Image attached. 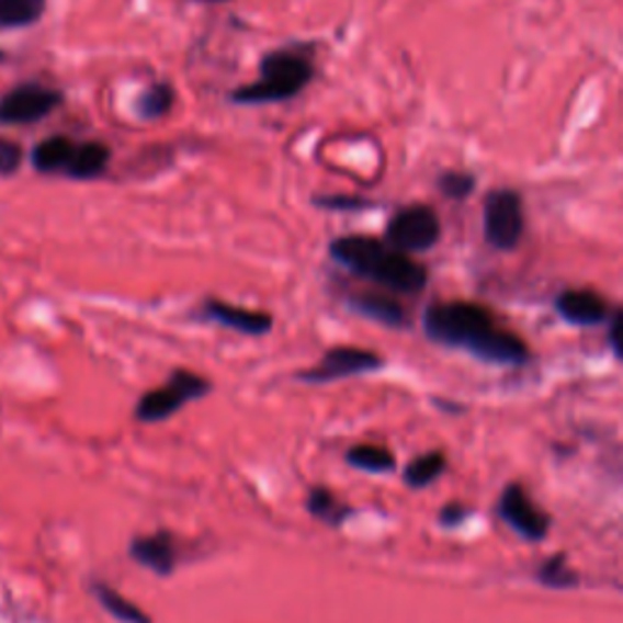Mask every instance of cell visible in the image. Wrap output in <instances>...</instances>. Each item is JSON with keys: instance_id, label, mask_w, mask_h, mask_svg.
I'll return each mask as SVG.
<instances>
[{"instance_id": "obj_1", "label": "cell", "mask_w": 623, "mask_h": 623, "mask_svg": "<svg viewBox=\"0 0 623 623\" xmlns=\"http://www.w3.org/2000/svg\"><path fill=\"white\" fill-rule=\"evenodd\" d=\"M424 331L443 347L465 349L489 363H524L529 349L517 333L502 329L492 312L475 303H439L424 312Z\"/></svg>"}, {"instance_id": "obj_2", "label": "cell", "mask_w": 623, "mask_h": 623, "mask_svg": "<svg viewBox=\"0 0 623 623\" xmlns=\"http://www.w3.org/2000/svg\"><path fill=\"white\" fill-rule=\"evenodd\" d=\"M329 253L343 269H349L361 277H369V281L383 285L393 293L415 295L424 291L427 285L424 265L417 263L409 253L397 251L381 239L363 237V234L339 237L331 241Z\"/></svg>"}, {"instance_id": "obj_3", "label": "cell", "mask_w": 623, "mask_h": 623, "mask_svg": "<svg viewBox=\"0 0 623 623\" xmlns=\"http://www.w3.org/2000/svg\"><path fill=\"white\" fill-rule=\"evenodd\" d=\"M312 78H315V64H312V54L307 49H273L261 59L259 81L237 88L231 100L239 105L281 103V100L303 93Z\"/></svg>"}, {"instance_id": "obj_4", "label": "cell", "mask_w": 623, "mask_h": 623, "mask_svg": "<svg viewBox=\"0 0 623 623\" xmlns=\"http://www.w3.org/2000/svg\"><path fill=\"white\" fill-rule=\"evenodd\" d=\"M209 393V381L203 375L178 369L171 373L169 383L144 393L135 407V417L141 424H156V421L171 419L188 403L205 397Z\"/></svg>"}, {"instance_id": "obj_5", "label": "cell", "mask_w": 623, "mask_h": 623, "mask_svg": "<svg viewBox=\"0 0 623 623\" xmlns=\"http://www.w3.org/2000/svg\"><path fill=\"white\" fill-rule=\"evenodd\" d=\"M64 103V93L42 83H20L0 98V122L3 125H35L52 115Z\"/></svg>"}, {"instance_id": "obj_6", "label": "cell", "mask_w": 623, "mask_h": 623, "mask_svg": "<svg viewBox=\"0 0 623 623\" xmlns=\"http://www.w3.org/2000/svg\"><path fill=\"white\" fill-rule=\"evenodd\" d=\"M441 237V222L427 205H411L399 209L387 225V243L397 251L417 253L427 251Z\"/></svg>"}, {"instance_id": "obj_7", "label": "cell", "mask_w": 623, "mask_h": 623, "mask_svg": "<svg viewBox=\"0 0 623 623\" xmlns=\"http://www.w3.org/2000/svg\"><path fill=\"white\" fill-rule=\"evenodd\" d=\"M377 369H383V359L377 353L359 347H337L321 355L319 363L312 365V369L299 371L297 381L309 385H321V383L343 381V377L373 373Z\"/></svg>"}, {"instance_id": "obj_8", "label": "cell", "mask_w": 623, "mask_h": 623, "mask_svg": "<svg viewBox=\"0 0 623 623\" xmlns=\"http://www.w3.org/2000/svg\"><path fill=\"white\" fill-rule=\"evenodd\" d=\"M485 237L495 249H514L524 237V205L514 191H495L485 203Z\"/></svg>"}, {"instance_id": "obj_9", "label": "cell", "mask_w": 623, "mask_h": 623, "mask_svg": "<svg viewBox=\"0 0 623 623\" xmlns=\"http://www.w3.org/2000/svg\"><path fill=\"white\" fill-rule=\"evenodd\" d=\"M499 514L511 529L529 541H541L548 533V517L539 511V507L531 502V497L519 485L505 489L502 499H499Z\"/></svg>"}, {"instance_id": "obj_10", "label": "cell", "mask_w": 623, "mask_h": 623, "mask_svg": "<svg viewBox=\"0 0 623 623\" xmlns=\"http://www.w3.org/2000/svg\"><path fill=\"white\" fill-rule=\"evenodd\" d=\"M203 317L215 321V325L219 327L247 333V337H263V333H269L273 329V317L269 315V312L237 307V305L222 303V299H207V303L203 305Z\"/></svg>"}, {"instance_id": "obj_11", "label": "cell", "mask_w": 623, "mask_h": 623, "mask_svg": "<svg viewBox=\"0 0 623 623\" xmlns=\"http://www.w3.org/2000/svg\"><path fill=\"white\" fill-rule=\"evenodd\" d=\"M129 555L141 567L156 575H171L178 563V548L169 531H156L151 536H137L129 543Z\"/></svg>"}, {"instance_id": "obj_12", "label": "cell", "mask_w": 623, "mask_h": 623, "mask_svg": "<svg viewBox=\"0 0 623 623\" xmlns=\"http://www.w3.org/2000/svg\"><path fill=\"white\" fill-rule=\"evenodd\" d=\"M558 312L573 325H599L609 315L607 299L592 291H567L558 297Z\"/></svg>"}, {"instance_id": "obj_13", "label": "cell", "mask_w": 623, "mask_h": 623, "mask_svg": "<svg viewBox=\"0 0 623 623\" xmlns=\"http://www.w3.org/2000/svg\"><path fill=\"white\" fill-rule=\"evenodd\" d=\"M107 163H110V149L105 144L83 141L76 144L64 175L76 178V181H93V178L105 173Z\"/></svg>"}, {"instance_id": "obj_14", "label": "cell", "mask_w": 623, "mask_h": 623, "mask_svg": "<svg viewBox=\"0 0 623 623\" xmlns=\"http://www.w3.org/2000/svg\"><path fill=\"white\" fill-rule=\"evenodd\" d=\"M351 307L355 312H361L363 317H369L373 321H381V325H387V327H405L407 325L405 307L395 303V299L385 297V295H375V293L353 295Z\"/></svg>"}, {"instance_id": "obj_15", "label": "cell", "mask_w": 623, "mask_h": 623, "mask_svg": "<svg viewBox=\"0 0 623 623\" xmlns=\"http://www.w3.org/2000/svg\"><path fill=\"white\" fill-rule=\"evenodd\" d=\"M91 592L98 599V604L120 623H151V616L147 611L139 609L135 602H129V599L125 594H120L115 587H110L105 582H93Z\"/></svg>"}, {"instance_id": "obj_16", "label": "cell", "mask_w": 623, "mask_h": 623, "mask_svg": "<svg viewBox=\"0 0 623 623\" xmlns=\"http://www.w3.org/2000/svg\"><path fill=\"white\" fill-rule=\"evenodd\" d=\"M73 149L76 144L69 137H47L32 151V166H35L39 173H64Z\"/></svg>"}, {"instance_id": "obj_17", "label": "cell", "mask_w": 623, "mask_h": 623, "mask_svg": "<svg viewBox=\"0 0 623 623\" xmlns=\"http://www.w3.org/2000/svg\"><path fill=\"white\" fill-rule=\"evenodd\" d=\"M307 511L315 519L319 521H325V524H329L331 529H339L343 521H347L351 514H353V509L347 507L343 502H339L337 497H333L331 489L327 487H312L309 489V495H307Z\"/></svg>"}, {"instance_id": "obj_18", "label": "cell", "mask_w": 623, "mask_h": 623, "mask_svg": "<svg viewBox=\"0 0 623 623\" xmlns=\"http://www.w3.org/2000/svg\"><path fill=\"white\" fill-rule=\"evenodd\" d=\"M44 10H47V0H0V30L35 25Z\"/></svg>"}, {"instance_id": "obj_19", "label": "cell", "mask_w": 623, "mask_h": 623, "mask_svg": "<svg viewBox=\"0 0 623 623\" xmlns=\"http://www.w3.org/2000/svg\"><path fill=\"white\" fill-rule=\"evenodd\" d=\"M175 93L169 83H154L137 98V115L141 120H161L171 113Z\"/></svg>"}, {"instance_id": "obj_20", "label": "cell", "mask_w": 623, "mask_h": 623, "mask_svg": "<svg viewBox=\"0 0 623 623\" xmlns=\"http://www.w3.org/2000/svg\"><path fill=\"white\" fill-rule=\"evenodd\" d=\"M347 463L353 465L355 471H363V473L395 471V455L383 446H369V443H363V446H353L347 453Z\"/></svg>"}, {"instance_id": "obj_21", "label": "cell", "mask_w": 623, "mask_h": 623, "mask_svg": "<svg viewBox=\"0 0 623 623\" xmlns=\"http://www.w3.org/2000/svg\"><path fill=\"white\" fill-rule=\"evenodd\" d=\"M443 471H446V458H443V453L439 451L424 453L405 467V483L409 487H427L437 480Z\"/></svg>"}, {"instance_id": "obj_22", "label": "cell", "mask_w": 623, "mask_h": 623, "mask_svg": "<svg viewBox=\"0 0 623 623\" xmlns=\"http://www.w3.org/2000/svg\"><path fill=\"white\" fill-rule=\"evenodd\" d=\"M541 582H545L548 587H575V575L567 570V565L563 563V558H553L548 563H543L541 567Z\"/></svg>"}, {"instance_id": "obj_23", "label": "cell", "mask_w": 623, "mask_h": 623, "mask_svg": "<svg viewBox=\"0 0 623 623\" xmlns=\"http://www.w3.org/2000/svg\"><path fill=\"white\" fill-rule=\"evenodd\" d=\"M441 191L443 195H449L453 200H463L465 195H471L473 193V175H467V173H458V171H451L446 175H441Z\"/></svg>"}, {"instance_id": "obj_24", "label": "cell", "mask_w": 623, "mask_h": 623, "mask_svg": "<svg viewBox=\"0 0 623 623\" xmlns=\"http://www.w3.org/2000/svg\"><path fill=\"white\" fill-rule=\"evenodd\" d=\"M22 163V149L20 144L10 141L5 137H0V175H10L18 173Z\"/></svg>"}, {"instance_id": "obj_25", "label": "cell", "mask_w": 623, "mask_h": 623, "mask_svg": "<svg viewBox=\"0 0 623 623\" xmlns=\"http://www.w3.org/2000/svg\"><path fill=\"white\" fill-rule=\"evenodd\" d=\"M317 205L327 207V209H359V207H363L361 200H349V197H341V195L317 197Z\"/></svg>"}, {"instance_id": "obj_26", "label": "cell", "mask_w": 623, "mask_h": 623, "mask_svg": "<svg viewBox=\"0 0 623 623\" xmlns=\"http://www.w3.org/2000/svg\"><path fill=\"white\" fill-rule=\"evenodd\" d=\"M609 339H611V347H614L619 359H623V312H616L614 319H611Z\"/></svg>"}, {"instance_id": "obj_27", "label": "cell", "mask_w": 623, "mask_h": 623, "mask_svg": "<svg viewBox=\"0 0 623 623\" xmlns=\"http://www.w3.org/2000/svg\"><path fill=\"white\" fill-rule=\"evenodd\" d=\"M463 517H465V509H461L458 505H451V507L443 509L441 521H443V524H449V526H455Z\"/></svg>"}, {"instance_id": "obj_28", "label": "cell", "mask_w": 623, "mask_h": 623, "mask_svg": "<svg viewBox=\"0 0 623 623\" xmlns=\"http://www.w3.org/2000/svg\"><path fill=\"white\" fill-rule=\"evenodd\" d=\"M203 3H225V0H203Z\"/></svg>"}]
</instances>
